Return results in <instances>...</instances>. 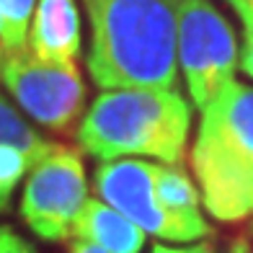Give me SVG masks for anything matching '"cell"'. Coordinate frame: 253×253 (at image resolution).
Wrapping results in <instances>:
<instances>
[{"instance_id": "6da1fadb", "label": "cell", "mask_w": 253, "mask_h": 253, "mask_svg": "<svg viewBox=\"0 0 253 253\" xmlns=\"http://www.w3.org/2000/svg\"><path fill=\"white\" fill-rule=\"evenodd\" d=\"M88 73L103 90L166 88L178 80L176 0H83Z\"/></svg>"}, {"instance_id": "7a4b0ae2", "label": "cell", "mask_w": 253, "mask_h": 253, "mask_svg": "<svg viewBox=\"0 0 253 253\" xmlns=\"http://www.w3.org/2000/svg\"><path fill=\"white\" fill-rule=\"evenodd\" d=\"M189 129L191 106L176 88H111L83 114L78 142L101 160L142 155L163 166H181Z\"/></svg>"}, {"instance_id": "3957f363", "label": "cell", "mask_w": 253, "mask_h": 253, "mask_svg": "<svg viewBox=\"0 0 253 253\" xmlns=\"http://www.w3.org/2000/svg\"><path fill=\"white\" fill-rule=\"evenodd\" d=\"M191 170L202 204L214 220L253 217V88L227 83L202 109L191 147Z\"/></svg>"}, {"instance_id": "277c9868", "label": "cell", "mask_w": 253, "mask_h": 253, "mask_svg": "<svg viewBox=\"0 0 253 253\" xmlns=\"http://www.w3.org/2000/svg\"><path fill=\"white\" fill-rule=\"evenodd\" d=\"M176 54L197 109H204L235 80L238 39L212 0H176Z\"/></svg>"}, {"instance_id": "5b68a950", "label": "cell", "mask_w": 253, "mask_h": 253, "mask_svg": "<svg viewBox=\"0 0 253 253\" xmlns=\"http://www.w3.org/2000/svg\"><path fill=\"white\" fill-rule=\"evenodd\" d=\"M88 202V178L75 147L52 142L24 178L21 220L37 238L65 243L73 238L78 214Z\"/></svg>"}, {"instance_id": "8992f818", "label": "cell", "mask_w": 253, "mask_h": 253, "mask_svg": "<svg viewBox=\"0 0 253 253\" xmlns=\"http://www.w3.org/2000/svg\"><path fill=\"white\" fill-rule=\"evenodd\" d=\"M0 83L26 117L52 132H70L85 106V83L75 62L39 60L29 47L0 52Z\"/></svg>"}, {"instance_id": "52a82bcc", "label": "cell", "mask_w": 253, "mask_h": 253, "mask_svg": "<svg viewBox=\"0 0 253 253\" xmlns=\"http://www.w3.org/2000/svg\"><path fill=\"white\" fill-rule=\"evenodd\" d=\"M155 173L158 163L137 158L103 160L96 168V191L101 202H106L147 235L183 243L178 225L166 214L155 194Z\"/></svg>"}, {"instance_id": "ba28073f", "label": "cell", "mask_w": 253, "mask_h": 253, "mask_svg": "<svg viewBox=\"0 0 253 253\" xmlns=\"http://www.w3.org/2000/svg\"><path fill=\"white\" fill-rule=\"evenodd\" d=\"M49 140L21 117V111L0 93V214L10 210L18 183L31 166L49 150Z\"/></svg>"}, {"instance_id": "9c48e42d", "label": "cell", "mask_w": 253, "mask_h": 253, "mask_svg": "<svg viewBox=\"0 0 253 253\" xmlns=\"http://www.w3.org/2000/svg\"><path fill=\"white\" fill-rule=\"evenodd\" d=\"M29 49L47 62H75L80 54V13L75 0H37Z\"/></svg>"}, {"instance_id": "30bf717a", "label": "cell", "mask_w": 253, "mask_h": 253, "mask_svg": "<svg viewBox=\"0 0 253 253\" xmlns=\"http://www.w3.org/2000/svg\"><path fill=\"white\" fill-rule=\"evenodd\" d=\"M155 194L166 214L178 225L183 243L212 235V227L202 214V194L181 166H158Z\"/></svg>"}, {"instance_id": "8fae6325", "label": "cell", "mask_w": 253, "mask_h": 253, "mask_svg": "<svg viewBox=\"0 0 253 253\" xmlns=\"http://www.w3.org/2000/svg\"><path fill=\"white\" fill-rule=\"evenodd\" d=\"M73 235L88 240L106 253H140L145 248L147 233L126 220L122 212L109 207L101 199H88L83 212L78 214Z\"/></svg>"}, {"instance_id": "7c38bea8", "label": "cell", "mask_w": 253, "mask_h": 253, "mask_svg": "<svg viewBox=\"0 0 253 253\" xmlns=\"http://www.w3.org/2000/svg\"><path fill=\"white\" fill-rule=\"evenodd\" d=\"M37 0H0V52L29 47V26Z\"/></svg>"}, {"instance_id": "4fadbf2b", "label": "cell", "mask_w": 253, "mask_h": 253, "mask_svg": "<svg viewBox=\"0 0 253 253\" xmlns=\"http://www.w3.org/2000/svg\"><path fill=\"white\" fill-rule=\"evenodd\" d=\"M0 253H37V248H34L29 240H24L21 235H16L13 230L8 227L3 243H0Z\"/></svg>"}, {"instance_id": "5bb4252c", "label": "cell", "mask_w": 253, "mask_h": 253, "mask_svg": "<svg viewBox=\"0 0 253 253\" xmlns=\"http://www.w3.org/2000/svg\"><path fill=\"white\" fill-rule=\"evenodd\" d=\"M150 253H217L212 243H207V240H199V243H194V246H163V243H155L150 248Z\"/></svg>"}, {"instance_id": "9a60e30c", "label": "cell", "mask_w": 253, "mask_h": 253, "mask_svg": "<svg viewBox=\"0 0 253 253\" xmlns=\"http://www.w3.org/2000/svg\"><path fill=\"white\" fill-rule=\"evenodd\" d=\"M240 67L248 78H253V26L246 29V44H243V54H240Z\"/></svg>"}, {"instance_id": "2e32d148", "label": "cell", "mask_w": 253, "mask_h": 253, "mask_svg": "<svg viewBox=\"0 0 253 253\" xmlns=\"http://www.w3.org/2000/svg\"><path fill=\"white\" fill-rule=\"evenodd\" d=\"M225 3L240 16V21L246 24V29L253 26V0H225Z\"/></svg>"}, {"instance_id": "e0dca14e", "label": "cell", "mask_w": 253, "mask_h": 253, "mask_svg": "<svg viewBox=\"0 0 253 253\" xmlns=\"http://www.w3.org/2000/svg\"><path fill=\"white\" fill-rule=\"evenodd\" d=\"M67 253H106L103 248H98V246H93V243H88V240H73L70 246H67Z\"/></svg>"}, {"instance_id": "ac0fdd59", "label": "cell", "mask_w": 253, "mask_h": 253, "mask_svg": "<svg viewBox=\"0 0 253 253\" xmlns=\"http://www.w3.org/2000/svg\"><path fill=\"white\" fill-rule=\"evenodd\" d=\"M227 253H253V248H251V243H248L246 238H235Z\"/></svg>"}, {"instance_id": "d6986e66", "label": "cell", "mask_w": 253, "mask_h": 253, "mask_svg": "<svg viewBox=\"0 0 253 253\" xmlns=\"http://www.w3.org/2000/svg\"><path fill=\"white\" fill-rule=\"evenodd\" d=\"M5 233H8V225H0V243H3V238H5Z\"/></svg>"}]
</instances>
